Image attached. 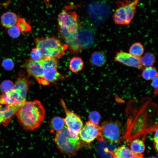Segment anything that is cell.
<instances>
[{
	"label": "cell",
	"instance_id": "obj_7",
	"mask_svg": "<svg viewBox=\"0 0 158 158\" xmlns=\"http://www.w3.org/2000/svg\"><path fill=\"white\" fill-rule=\"evenodd\" d=\"M101 134L103 138L112 143L120 142L122 133L121 123L118 121H105L102 123Z\"/></svg>",
	"mask_w": 158,
	"mask_h": 158
},
{
	"label": "cell",
	"instance_id": "obj_36",
	"mask_svg": "<svg viewBox=\"0 0 158 158\" xmlns=\"http://www.w3.org/2000/svg\"><path fill=\"white\" fill-rule=\"evenodd\" d=\"M148 158H157L155 157H149Z\"/></svg>",
	"mask_w": 158,
	"mask_h": 158
},
{
	"label": "cell",
	"instance_id": "obj_15",
	"mask_svg": "<svg viewBox=\"0 0 158 158\" xmlns=\"http://www.w3.org/2000/svg\"><path fill=\"white\" fill-rule=\"evenodd\" d=\"M24 102L20 96L13 89L0 96V104L6 105L20 106Z\"/></svg>",
	"mask_w": 158,
	"mask_h": 158
},
{
	"label": "cell",
	"instance_id": "obj_37",
	"mask_svg": "<svg viewBox=\"0 0 158 158\" xmlns=\"http://www.w3.org/2000/svg\"><path fill=\"white\" fill-rule=\"evenodd\" d=\"M138 158H143V156L141 157Z\"/></svg>",
	"mask_w": 158,
	"mask_h": 158
},
{
	"label": "cell",
	"instance_id": "obj_1",
	"mask_svg": "<svg viewBox=\"0 0 158 158\" xmlns=\"http://www.w3.org/2000/svg\"><path fill=\"white\" fill-rule=\"evenodd\" d=\"M126 112L128 115L125 131V136L136 137L146 132H152L147 128L152 120L154 113L157 112V106L150 98L133 100L128 103ZM157 114V113H156Z\"/></svg>",
	"mask_w": 158,
	"mask_h": 158
},
{
	"label": "cell",
	"instance_id": "obj_22",
	"mask_svg": "<svg viewBox=\"0 0 158 158\" xmlns=\"http://www.w3.org/2000/svg\"><path fill=\"white\" fill-rule=\"evenodd\" d=\"M131 150L136 154H141L144 152L145 146L143 142L139 139L133 140L130 143Z\"/></svg>",
	"mask_w": 158,
	"mask_h": 158
},
{
	"label": "cell",
	"instance_id": "obj_26",
	"mask_svg": "<svg viewBox=\"0 0 158 158\" xmlns=\"http://www.w3.org/2000/svg\"><path fill=\"white\" fill-rule=\"evenodd\" d=\"M142 77L147 80H152L158 76L156 68L152 66L145 68L142 72Z\"/></svg>",
	"mask_w": 158,
	"mask_h": 158
},
{
	"label": "cell",
	"instance_id": "obj_31",
	"mask_svg": "<svg viewBox=\"0 0 158 158\" xmlns=\"http://www.w3.org/2000/svg\"><path fill=\"white\" fill-rule=\"evenodd\" d=\"M100 115L97 111H94L91 112L89 114V121L95 124H98L100 119Z\"/></svg>",
	"mask_w": 158,
	"mask_h": 158
},
{
	"label": "cell",
	"instance_id": "obj_4",
	"mask_svg": "<svg viewBox=\"0 0 158 158\" xmlns=\"http://www.w3.org/2000/svg\"><path fill=\"white\" fill-rule=\"evenodd\" d=\"M36 47L41 51L43 58L47 57L57 58L64 54L68 48L66 44H62L60 40L53 37H37L35 40Z\"/></svg>",
	"mask_w": 158,
	"mask_h": 158
},
{
	"label": "cell",
	"instance_id": "obj_23",
	"mask_svg": "<svg viewBox=\"0 0 158 158\" xmlns=\"http://www.w3.org/2000/svg\"><path fill=\"white\" fill-rule=\"evenodd\" d=\"M140 58L141 63L144 68L152 66L156 60L155 56L150 52L146 53Z\"/></svg>",
	"mask_w": 158,
	"mask_h": 158
},
{
	"label": "cell",
	"instance_id": "obj_6",
	"mask_svg": "<svg viewBox=\"0 0 158 158\" xmlns=\"http://www.w3.org/2000/svg\"><path fill=\"white\" fill-rule=\"evenodd\" d=\"M57 21L58 27L68 32L77 33L81 28L80 18L75 12L63 10L59 15Z\"/></svg>",
	"mask_w": 158,
	"mask_h": 158
},
{
	"label": "cell",
	"instance_id": "obj_29",
	"mask_svg": "<svg viewBox=\"0 0 158 158\" xmlns=\"http://www.w3.org/2000/svg\"><path fill=\"white\" fill-rule=\"evenodd\" d=\"M30 56L31 59L35 61H39L43 58L41 51L36 47L32 49Z\"/></svg>",
	"mask_w": 158,
	"mask_h": 158
},
{
	"label": "cell",
	"instance_id": "obj_27",
	"mask_svg": "<svg viewBox=\"0 0 158 158\" xmlns=\"http://www.w3.org/2000/svg\"><path fill=\"white\" fill-rule=\"evenodd\" d=\"M16 25L19 28L21 32L29 31L31 30V28L29 24L24 19L19 16Z\"/></svg>",
	"mask_w": 158,
	"mask_h": 158
},
{
	"label": "cell",
	"instance_id": "obj_9",
	"mask_svg": "<svg viewBox=\"0 0 158 158\" xmlns=\"http://www.w3.org/2000/svg\"><path fill=\"white\" fill-rule=\"evenodd\" d=\"M60 102L66 114L63 118L66 126L71 132L79 135L83 126L81 119L77 114L68 109L63 99H61Z\"/></svg>",
	"mask_w": 158,
	"mask_h": 158
},
{
	"label": "cell",
	"instance_id": "obj_24",
	"mask_svg": "<svg viewBox=\"0 0 158 158\" xmlns=\"http://www.w3.org/2000/svg\"><path fill=\"white\" fill-rule=\"evenodd\" d=\"M50 123L53 130L56 132L62 130L66 126L63 118L58 116L53 117L51 120Z\"/></svg>",
	"mask_w": 158,
	"mask_h": 158
},
{
	"label": "cell",
	"instance_id": "obj_25",
	"mask_svg": "<svg viewBox=\"0 0 158 158\" xmlns=\"http://www.w3.org/2000/svg\"><path fill=\"white\" fill-rule=\"evenodd\" d=\"M44 68H57L59 65L56 59L47 57L42 58L38 61Z\"/></svg>",
	"mask_w": 158,
	"mask_h": 158
},
{
	"label": "cell",
	"instance_id": "obj_16",
	"mask_svg": "<svg viewBox=\"0 0 158 158\" xmlns=\"http://www.w3.org/2000/svg\"><path fill=\"white\" fill-rule=\"evenodd\" d=\"M112 153L113 156L117 158H138L143 156L142 154H135L128 147L124 146L118 147Z\"/></svg>",
	"mask_w": 158,
	"mask_h": 158
},
{
	"label": "cell",
	"instance_id": "obj_12",
	"mask_svg": "<svg viewBox=\"0 0 158 158\" xmlns=\"http://www.w3.org/2000/svg\"><path fill=\"white\" fill-rule=\"evenodd\" d=\"M114 60L115 61L126 66L135 68L139 70L144 68L141 63L140 58L134 56L129 53L122 51L116 54Z\"/></svg>",
	"mask_w": 158,
	"mask_h": 158
},
{
	"label": "cell",
	"instance_id": "obj_20",
	"mask_svg": "<svg viewBox=\"0 0 158 158\" xmlns=\"http://www.w3.org/2000/svg\"><path fill=\"white\" fill-rule=\"evenodd\" d=\"M84 63L82 59L78 57H74L70 61L69 68L73 72L76 73L81 71L83 68Z\"/></svg>",
	"mask_w": 158,
	"mask_h": 158
},
{
	"label": "cell",
	"instance_id": "obj_2",
	"mask_svg": "<svg viewBox=\"0 0 158 158\" xmlns=\"http://www.w3.org/2000/svg\"><path fill=\"white\" fill-rule=\"evenodd\" d=\"M16 115L24 129L32 131L38 128L43 122L45 111L39 100L25 101L20 106Z\"/></svg>",
	"mask_w": 158,
	"mask_h": 158
},
{
	"label": "cell",
	"instance_id": "obj_35",
	"mask_svg": "<svg viewBox=\"0 0 158 158\" xmlns=\"http://www.w3.org/2000/svg\"><path fill=\"white\" fill-rule=\"evenodd\" d=\"M154 143H158V129H157L155 131V133L154 136Z\"/></svg>",
	"mask_w": 158,
	"mask_h": 158
},
{
	"label": "cell",
	"instance_id": "obj_34",
	"mask_svg": "<svg viewBox=\"0 0 158 158\" xmlns=\"http://www.w3.org/2000/svg\"><path fill=\"white\" fill-rule=\"evenodd\" d=\"M151 85L154 90L155 95L158 94V76L152 80Z\"/></svg>",
	"mask_w": 158,
	"mask_h": 158
},
{
	"label": "cell",
	"instance_id": "obj_21",
	"mask_svg": "<svg viewBox=\"0 0 158 158\" xmlns=\"http://www.w3.org/2000/svg\"><path fill=\"white\" fill-rule=\"evenodd\" d=\"M144 47L140 42H136L132 44L129 49V53L131 55L138 58H140L143 54Z\"/></svg>",
	"mask_w": 158,
	"mask_h": 158
},
{
	"label": "cell",
	"instance_id": "obj_5",
	"mask_svg": "<svg viewBox=\"0 0 158 158\" xmlns=\"http://www.w3.org/2000/svg\"><path fill=\"white\" fill-rule=\"evenodd\" d=\"M140 0L118 1L117 7L112 17L114 23L118 25H128L133 19L136 12V7Z\"/></svg>",
	"mask_w": 158,
	"mask_h": 158
},
{
	"label": "cell",
	"instance_id": "obj_19",
	"mask_svg": "<svg viewBox=\"0 0 158 158\" xmlns=\"http://www.w3.org/2000/svg\"><path fill=\"white\" fill-rule=\"evenodd\" d=\"M18 17L13 12L10 11L6 12L1 16V23L4 27L9 28L16 24Z\"/></svg>",
	"mask_w": 158,
	"mask_h": 158
},
{
	"label": "cell",
	"instance_id": "obj_13",
	"mask_svg": "<svg viewBox=\"0 0 158 158\" xmlns=\"http://www.w3.org/2000/svg\"><path fill=\"white\" fill-rule=\"evenodd\" d=\"M78 43L81 49L90 47L94 42V31L91 28H82L77 33Z\"/></svg>",
	"mask_w": 158,
	"mask_h": 158
},
{
	"label": "cell",
	"instance_id": "obj_8",
	"mask_svg": "<svg viewBox=\"0 0 158 158\" xmlns=\"http://www.w3.org/2000/svg\"><path fill=\"white\" fill-rule=\"evenodd\" d=\"M79 136L81 140L89 145L95 139L103 141L100 126L90 121H87L80 130Z\"/></svg>",
	"mask_w": 158,
	"mask_h": 158
},
{
	"label": "cell",
	"instance_id": "obj_11",
	"mask_svg": "<svg viewBox=\"0 0 158 158\" xmlns=\"http://www.w3.org/2000/svg\"><path fill=\"white\" fill-rule=\"evenodd\" d=\"M30 75L34 77L38 82L43 85H48L50 83L45 80L43 76L44 68L38 62L30 59L23 65Z\"/></svg>",
	"mask_w": 158,
	"mask_h": 158
},
{
	"label": "cell",
	"instance_id": "obj_33",
	"mask_svg": "<svg viewBox=\"0 0 158 158\" xmlns=\"http://www.w3.org/2000/svg\"><path fill=\"white\" fill-rule=\"evenodd\" d=\"M0 124H2L4 126H6L7 125L5 118L3 107L0 105Z\"/></svg>",
	"mask_w": 158,
	"mask_h": 158
},
{
	"label": "cell",
	"instance_id": "obj_10",
	"mask_svg": "<svg viewBox=\"0 0 158 158\" xmlns=\"http://www.w3.org/2000/svg\"><path fill=\"white\" fill-rule=\"evenodd\" d=\"M87 11L90 16L95 21H102L110 13V8L106 4L97 1L89 4Z\"/></svg>",
	"mask_w": 158,
	"mask_h": 158
},
{
	"label": "cell",
	"instance_id": "obj_30",
	"mask_svg": "<svg viewBox=\"0 0 158 158\" xmlns=\"http://www.w3.org/2000/svg\"><path fill=\"white\" fill-rule=\"evenodd\" d=\"M7 31L9 35L14 38H18L21 32L16 25L9 28Z\"/></svg>",
	"mask_w": 158,
	"mask_h": 158
},
{
	"label": "cell",
	"instance_id": "obj_18",
	"mask_svg": "<svg viewBox=\"0 0 158 158\" xmlns=\"http://www.w3.org/2000/svg\"><path fill=\"white\" fill-rule=\"evenodd\" d=\"M107 57L105 52L103 51L93 52L90 57L91 64L95 66L100 67L104 66L107 61Z\"/></svg>",
	"mask_w": 158,
	"mask_h": 158
},
{
	"label": "cell",
	"instance_id": "obj_32",
	"mask_svg": "<svg viewBox=\"0 0 158 158\" xmlns=\"http://www.w3.org/2000/svg\"><path fill=\"white\" fill-rule=\"evenodd\" d=\"M2 65L6 70L10 71L12 70L14 67V63L13 60L9 58L4 60L2 62Z\"/></svg>",
	"mask_w": 158,
	"mask_h": 158
},
{
	"label": "cell",
	"instance_id": "obj_38",
	"mask_svg": "<svg viewBox=\"0 0 158 158\" xmlns=\"http://www.w3.org/2000/svg\"><path fill=\"white\" fill-rule=\"evenodd\" d=\"M113 158H116V157H114H114H113Z\"/></svg>",
	"mask_w": 158,
	"mask_h": 158
},
{
	"label": "cell",
	"instance_id": "obj_3",
	"mask_svg": "<svg viewBox=\"0 0 158 158\" xmlns=\"http://www.w3.org/2000/svg\"><path fill=\"white\" fill-rule=\"evenodd\" d=\"M82 141L79 135L71 132L65 126L56 132L55 142L59 150L63 153L69 156H74L82 146Z\"/></svg>",
	"mask_w": 158,
	"mask_h": 158
},
{
	"label": "cell",
	"instance_id": "obj_14",
	"mask_svg": "<svg viewBox=\"0 0 158 158\" xmlns=\"http://www.w3.org/2000/svg\"><path fill=\"white\" fill-rule=\"evenodd\" d=\"M30 82L28 78L24 74L20 73L13 89L25 101Z\"/></svg>",
	"mask_w": 158,
	"mask_h": 158
},
{
	"label": "cell",
	"instance_id": "obj_17",
	"mask_svg": "<svg viewBox=\"0 0 158 158\" xmlns=\"http://www.w3.org/2000/svg\"><path fill=\"white\" fill-rule=\"evenodd\" d=\"M43 76L44 78L50 83L64 78L63 76L57 70L56 68H44Z\"/></svg>",
	"mask_w": 158,
	"mask_h": 158
},
{
	"label": "cell",
	"instance_id": "obj_28",
	"mask_svg": "<svg viewBox=\"0 0 158 158\" xmlns=\"http://www.w3.org/2000/svg\"><path fill=\"white\" fill-rule=\"evenodd\" d=\"M14 84L9 80L3 81L0 85L1 91L3 93H5L11 90L13 88Z\"/></svg>",
	"mask_w": 158,
	"mask_h": 158
}]
</instances>
